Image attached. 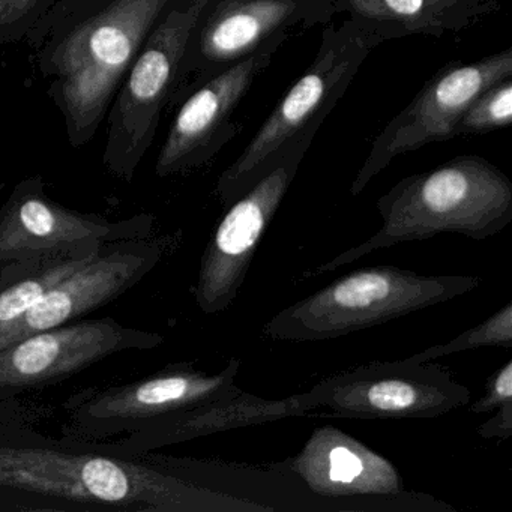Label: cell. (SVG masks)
<instances>
[{
    "instance_id": "9a60e30c",
    "label": "cell",
    "mask_w": 512,
    "mask_h": 512,
    "mask_svg": "<svg viewBox=\"0 0 512 512\" xmlns=\"http://www.w3.org/2000/svg\"><path fill=\"white\" fill-rule=\"evenodd\" d=\"M163 343L157 332L127 328L113 319L47 329L0 349V388L47 385L115 353Z\"/></svg>"
},
{
    "instance_id": "7c38bea8",
    "label": "cell",
    "mask_w": 512,
    "mask_h": 512,
    "mask_svg": "<svg viewBox=\"0 0 512 512\" xmlns=\"http://www.w3.org/2000/svg\"><path fill=\"white\" fill-rule=\"evenodd\" d=\"M149 227L148 217L112 224L71 211L46 196L43 179L29 178L14 188L0 211V262L97 251L131 230Z\"/></svg>"
},
{
    "instance_id": "4fadbf2b",
    "label": "cell",
    "mask_w": 512,
    "mask_h": 512,
    "mask_svg": "<svg viewBox=\"0 0 512 512\" xmlns=\"http://www.w3.org/2000/svg\"><path fill=\"white\" fill-rule=\"evenodd\" d=\"M239 368L238 358L215 374L190 364L172 365L140 382L98 392L80 404L76 416L94 434L139 430L173 413L238 394Z\"/></svg>"
},
{
    "instance_id": "d6986e66",
    "label": "cell",
    "mask_w": 512,
    "mask_h": 512,
    "mask_svg": "<svg viewBox=\"0 0 512 512\" xmlns=\"http://www.w3.org/2000/svg\"><path fill=\"white\" fill-rule=\"evenodd\" d=\"M338 13L380 41L412 35L445 38L475 28L502 0H332Z\"/></svg>"
},
{
    "instance_id": "8992f818",
    "label": "cell",
    "mask_w": 512,
    "mask_h": 512,
    "mask_svg": "<svg viewBox=\"0 0 512 512\" xmlns=\"http://www.w3.org/2000/svg\"><path fill=\"white\" fill-rule=\"evenodd\" d=\"M209 0H167L149 29L109 112L103 161L131 181L170 106L191 31Z\"/></svg>"
},
{
    "instance_id": "30bf717a",
    "label": "cell",
    "mask_w": 512,
    "mask_h": 512,
    "mask_svg": "<svg viewBox=\"0 0 512 512\" xmlns=\"http://www.w3.org/2000/svg\"><path fill=\"white\" fill-rule=\"evenodd\" d=\"M305 155L284 158L247 193L227 206L200 260L197 307L205 314L226 311L238 298L254 254L274 220Z\"/></svg>"
},
{
    "instance_id": "e0dca14e",
    "label": "cell",
    "mask_w": 512,
    "mask_h": 512,
    "mask_svg": "<svg viewBox=\"0 0 512 512\" xmlns=\"http://www.w3.org/2000/svg\"><path fill=\"white\" fill-rule=\"evenodd\" d=\"M313 410H317V401L311 391L284 400H266L241 389L232 397L173 413L131 431V436L121 446L122 449L145 451L224 431L304 416Z\"/></svg>"
},
{
    "instance_id": "d4e9b609",
    "label": "cell",
    "mask_w": 512,
    "mask_h": 512,
    "mask_svg": "<svg viewBox=\"0 0 512 512\" xmlns=\"http://www.w3.org/2000/svg\"><path fill=\"white\" fill-rule=\"evenodd\" d=\"M512 403V361L508 359L502 367L497 368L487 382L484 394L470 406V412L476 415L493 412L505 404Z\"/></svg>"
},
{
    "instance_id": "9c48e42d",
    "label": "cell",
    "mask_w": 512,
    "mask_h": 512,
    "mask_svg": "<svg viewBox=\"0 0 512 512\" xmlns=\"http://www.w3.org/2000/svg\"><path fill=\"white\" fill-rule=\"evenodd\" d=\"M509 77H512V49L470 64L452 62L443 67L376 137L353 179L350 194L359 196L398 155L454 139L455 125L470 104L485 89Z\"/></svg>"
},
{
    "instance_id": "ba28073f",
    "label": "cell",
    "mask_w": 512,
    "mask_h": 512,
    "mask_svg": "<svg viewBox=\"0 0 512 512\" xmlns=\"http://www.w3.org/2000/svg\"><path fill=\"white\" fill-rule=\"evenodd\" d=\"M317 409L337 418H437L470 403L472 392L439 364L371 362L317 382Z\"/></svg>"
},
{
    "instance_id": "5b68a950",
    "label": "cell",
    "mask_w": 512,
    "mask_h": 512,
    "mask_svg": "<svg viewBox=\"0 0 512 512\" xmlns=\"http://www.w3.org/2000/svg\"><path fill=\"white\" fill-rule=\"evenodd\" d=\"M479 284L475 275H421L398 266H367L278 311L262 334L295 343L332 340L460 298Z\"/></svg>"
},
{
    "instance_id": "2e32d148",
    "label": "cell",
    "mask_w": 512,
    "mask_h": 512,
    "mask_svg": "<svg viewBox=\"0 0 512 512\" xmlns=\"http://www.w3.org/2000/svg\"><path fill=\"white\" fill-rule=\"evenodd\" d=\"M280 464L314 494L326 499L407 493L391 460L334 425L317 427L301 451Z\"/></svg>"
},
{
    "instance_id": "6da1fadb",
    "label": "cell",
    "mask_w": 512,
    "mask_h": 512,
    "mask_svg": "<svg viewBox=\"0 0 512 512\" xmlns=\"http://www.w3.org/2000/svg\"><path fill=\"white\" fill-rule=\"evenodd\" d=\"M0 487L134 512H272L145 464L98 454L0 446Z\"/></svg>"
},
{
    "instance_id": "44dd1931",
    "label": "cell",
    "mask_w": 512,
    "mask_h": 512,
    "mask_svg": "<svg viewBox=\"0 0 512 512\" xmlns=\"http://www.w3.org/2000/svg\"><path fill=\"white\" fill-rule=\"evenodd\" d=\"M491 346L508 347V349L512 346V302H508L505 307L491 314L484 322L461 332L454 340L428 347L422 352L403 359L410 364H422V362H430L431 359L443 358L452 353Z\"/></svg>"
},
{
    "instance_id": "5bb4252c",
    "label": "cell",
    "mask_w": 512,
    "mask_h": 512,
    "mask_svg": "<svg viewBox=\"0 0 512 512\" xmlns=\"http://www.w3.org/2000/svg\"><path fill=\"white\" fill-rule=\"evenodd\" d=\"M161 256L160 242H124L101 248L97 256L50 287L19 320L0 332V349L109 304L136 286Z\"/></svg>"
},
{
    "instance_id": "8fae6325",
    "label": "cell",
    "mask_w": 512,
    "mask_h": 512,
    "mask_svg": "<svg viewBox=\"0 0 512 512\" xmlns=\"http://www.w3.org/2000/svg\"><path fill=\"white\" fill-rule=\"evenodd\" d=\"M283 44L263 47L203 83L181 104L158 154L160 178L199 169L239 133L233 121L239 104L257 77L272 64Z\"/></svg>"
},
{
    "instance_id": "7402d4cb",
    "label": "cell",
    "mask_w": 512,
    "mask_h": 512,
    "mask_svg": "<svg viewBox=\"0 0 512 512\" xmlns=\"http://www.w3.org/2000/svg\"><path fill=\"white\" fill-rule=\"evenodd\" d=\"M512 122V77L485 89L454 128V137L484 134L509 127Z\"/></svg>"
},
{
    "instance_id": "ac0fdd59",
    "label": "cell",
    "mask_w": 512,
    "mask_h": 512,
    "mask_svg": "<svg viewBox=\"0 0 512 512\" xmlns=\"http://www.w3.org/2000/svg\"><path fill=\"white\" fill-rule=\"evenodd\" d=\"M191 481L242 499L268 506L272 511L394 512L392 497H358V499H326L314 494L301 479L280 463L266 467L235 463H190Z\"/></svg>"
},
{
    "instance_id": "52a82bcc",
    "label": "cell",
    "mask_w": 512,
    "mask_h": 512,
    "mask_svg": "<svg viewBox=\"0 0 512 512\" xmlns=\"http://www.w3.org/2000/svg\"><path fill=\"white\" fill-rule=\"evenodd\" d=\"M335 14L332 0H209L191 31L170 106L241 59L326 25Z\"/></svg>"
},
{
    "instance_id": "484cf974",
    "label": "cell",
    "mask_w": 512,
    "mask_h": 512,
    "mask_svg": "<svg viewBox=\"0 0 512 512\" xmlns=\"http://www.w3.org/2000/svg\"><path fill=\"white\" fill-rule=\"evenodd\" d=\"M476 433L482 439L508 440L512 436V403L499 407L493 418L476 428Z\"/></svg>"
},
{
    "instance_id": "ffe728a7",
    "label": "cell",
    "mask_w": 512,
    "mask_h": 512,
    "mask_svg": "<svg viewBox=\"0 0 512 512\" xmlns=\"http://www.w3.org/2000/svg\"><path fill=\"white\" fill-rule=\"evenodd\" d=\"M100 251L101 248L88 253L59 254L28 260L26 272L17 274L13 284L0 290V332L19 320L50 287L82 268Z\"/></svg>"
},
{
    "instance_id": "277c9868",
    "label": "cell",
    "mask_w": 512,
    "mask_h": 512,
    "mask_svg": "<svg viewBox=\"0 0 512 512\" xmlns=\"http://www.w3.org/2000/svg\"><path fill=\"white\" fill-rule=\"evenodd\" d=\"M382 41L346 19L328 22L319 50L308 70L272 110L242 154L221 173L217 194L224 206L232 205L284 158L305 155L370 53Z\"/></svg>"
},
{
    "instance_id": "603a6c76",
    "label": "cell",
    "mask_w": 512,
    "mask_h": 512,
    "mask_svg": "<svg viewBox=\"0 0 512 512\" xmlns=\"http://www.w3.org/2000/svg\"><path fill=\"white\" fill-rule=\"evenodd\" d=\"M59 0H0V46L20 43Z\"/></svg>"
},
{
    "instance_id": "7a4b0ae2",
    "label": "cell",
    "mask_w": 512,
    "mask_h": 512,
    "mask_svg": "<svg viewBox=\"0 0 512 512\" xmlns=\"http://www.w3.org/2000/svg\"><path fill=\"white\" fill-rule=\"evenodd\" d=\"M382 227L368 241L305 271L302 278L334 272L376 250L440 233L484 241L512 221V182L490 161L461 155L430 172L407 176L376 203Z\"/></svg>"
},
{
    "instance_id": "cb8c5ba5",
    "label": "cell",
    "mask_w": 512,
    "mask_h": 512,
    "mask_svg": "<svg viewBox=\"0 0 512 512\" xmlns=\"http://www.w3.org/2000/svg\"><path fill=\"white\" fill-rule=\"evenodd\" d=\"M109 2L110 0H59L53 10L29 32L25 41L32 49H38L44 41L88 19Z\"/></svg>"
},
{
    "instance_id": "3957f363",
    "label": "cell",
    "mask_w": 512,
    "mask_h": 512,
    "mask_svg": "<svg viewBox=\"0 0 512 512\" xmlns=\"http://www.w3.org/2000/svg\"><path fill=\"white\" fill-rule=\"evenodd\" d=\"M167 0H110L44 41L37 65L64 116L70 145H88L106 118L149 29Z\"/></svg>"
}]
</instances>
